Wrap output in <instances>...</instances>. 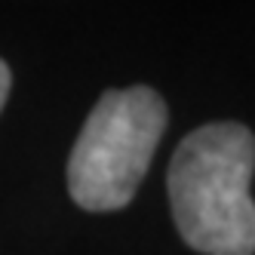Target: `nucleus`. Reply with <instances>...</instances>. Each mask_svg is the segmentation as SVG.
I'll return each mask as SVG.
<instances>
[{
  "mask_svg": "<svg viewBox=\"0 0 255 255\" xmlns=\"http://www.w3.org/2000/svg\"><path fill=\"white\" fill-rule=\"evenodd\" d=\"M255 135L243 123H206L175 148L169 203L175 228L203 255H255Z\"/></svg>",
  "mask_w": 255,
  "mask_h": 255,
  "instance_id": "obj_1",
  "label": "nucleus"
},
{
  "mask_svg": "<svg viewBox=\"0 0 255 255\" xmlns=\"http://www.w3.org/2000/svg\"><path fill=\"white\" fill-rule=\"evenodd\" d=\"M166 129V105L151 86L108 89L68 157V191L89 212L123 209L135 197Z\"/></svg>",
  "mask_w": 255,
  "mask_h": 255,
  "instance_id": "obj_2",
  "label": "nucleus"
},
{
  "mask_svg": "<svg viewBox=\"0 0 255 255\" xmlns=\"http://www.w3.org/2000/svg\"><path fill=\"white\" fill-rule=\"evenodd\" d=\"M9 86H12V74H9V68H6V62L0 59V111H3V105H6V96H9Z\"/></svg>",
  "mask_w": 255,
  "mask_h": 255,
  "instance_id": "obj_3",
  "label": "nucleus"
}]
</instances>
